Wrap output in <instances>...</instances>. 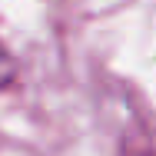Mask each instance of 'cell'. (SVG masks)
I'll return each instance as SVG.
<instances>
[{
	"instance_id": "1",
	"label": "cell",
	"mask_w": 156,
	"mask_h": 156,
	"mask_svg": "<svg viewBox=\"0 0 156 156\" xmlns=\"http://www.w3.org/2000/svg\"><path fill=\"white\" fill-rule=\"evenodd\" d=\"M13 76H17V63H13V57H10V53L3 50V43H0V90L10 87Z\"/></svg>"
}]
</instances>
